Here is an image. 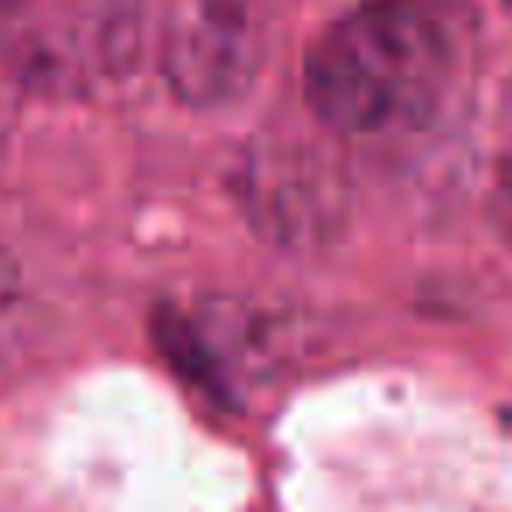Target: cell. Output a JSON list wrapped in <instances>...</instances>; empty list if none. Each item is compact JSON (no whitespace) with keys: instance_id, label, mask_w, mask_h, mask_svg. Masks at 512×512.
I'll use <instances>...</instances> for the list:
<instances>
[{"instance_id":"1","label":"cell","mask_w":512,"mask_h":512,"mask_svg":"<svg viewBox=\"0 0 512 512\" xmlns=\"http://www.w3.org/2000/svg\"><path fill=\"white\" fill-rule=\"evenodd\" d=\"M460 67V25L439 0H365L309 46L306 102L330 130L372 137L439 109Z\"/></svg>"},{"instance_id":"2","label":"cell","mask_w":512,"mask_h":512,"mask_svg":"<svg viewBox=\"0 0 512 512\" xmlns=\"http://www.w3.org/2000/svg\"><path fill=\"white\" fill-rule=\"evenodd\" d=\"M264 39L246 0H176L162 25V74L190 106H228L249 92Z\"/></svg>"},{"instance_id":"3","label":"cell","mask_w":512,"mask_h":512,"mask_svg":"<svg viewBox=\"0 0 512 512\" xmlns=\"http://www.w3.org/2000/svg\"><path fill=\"white\" fill-rule=\"evenodd\" d=\"M253 211L281 239L323 235L337 214V197L323 162L302 151H267L246 176Z\"/></svg>"},{"instance_id":"4","label":"cell","mask_w":512,"mask_h":512,"mask_svg":"<svg viewBox=\"0 0 512 512\" xmlns=\"http://www.w3.org/2000/svg\"><path fill=\"white\" fill-rule=\"evenodd\" d=\"M495 221L512 242V141L498 158V176H495Z\"/></svg>"},{"instance_id":"5","label":"cell","mask_w":512,"mask_h":512,"mask_svg":"<svg viewBox=\"0 0 512 512\" xmlns=\"http://www.w3.org/2000/svg\"><path fill=\"white\" fill-rule=\"evenodd\" d=\"M18 4H22V0H0V8H4V11H11V8H18Z\"/></svg>"}]
</instances>
